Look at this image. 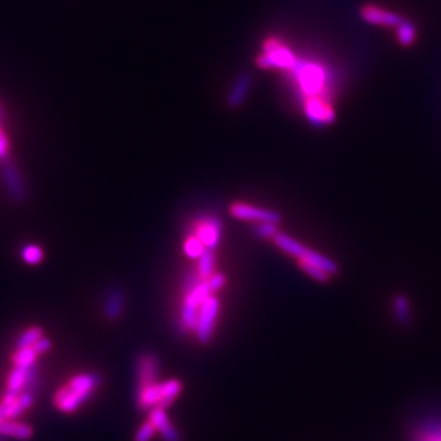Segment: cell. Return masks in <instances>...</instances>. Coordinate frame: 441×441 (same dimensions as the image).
<instances>
[{
    "instance_id": "16",
    "label": "cell",
    "mask_w": 441,
    "mask_h": 441,
    "mask_svg": "<svg viewBox=\"0 0 441 441\" xmlns=\"http://www.w3.org/2000/svg\"><path fill=\"white\" fill-rule=\"evenodd\" d=\"M51 340L42 337L36 344H33L32 347H26V348H20L17 350L13 355L12 360L15 363V366H30L33 363H36V359L39 355L45 354L51 350Z\"/></svg>"
},
{
    "instance_id": "5",
    "label": "cell",
    "mask_w": 441,
    "mask_h": 441,
    "mask_svg": "<svg viewBox=\"0 0 441 441\" xmlns=\"http://www.w3.org/2000/svg\"><path fill=\"white\" fill-rule=\"evenodd\" d=\"M182 391V384L178 380H170L165 383H154L143 387H138V406L145 410L150 407L166 408L175 402V398Z\"/></svg>"
},
{
    "instance_id": "18",
    "label": "cell",
    "mask_w": 441,
    "mask_h": 441,
    "mask_svg": "<svg viewBox=\"0 0 441 441\" xmlns=\"http://www.w3.org/2000/svg\"><path fill=\"white\" fill-rule=\"evenodd\" d=\"M150 422L155 426L156 430H159L165 438V441H181L179 433L175 430V427L168 420L165 410L155 407L150 415Z\"/></svg>"
},
{
    "instance_id": "30",
    "label": "cell",
    "mask_w": 441,
    "mask_h": 441,
    "mask_svg": "<svg viewBox=\"0 0 441 441\" xmlns=\"http://www.w3.org/2000/svg\"><path fill=\"white\" fill-rule=\"evenodd\" d=\"M22 258L29 265H36L44 260V251H42L40 246L37 245H26L22 249Z\"/></svg>"
},
{
    "instance_id": "33",
    "label": "cell",
    "mask_w": 441,
    "mask_h": 441,
    "mask_svg": "<svg viewBox=\"0 0 441 441\" xmlns=\"http://www.w3.org/2000/svg\"><path fill=\"white\" fill-rule=\"evenodd\" d=\"M8 407L9 406L0 403V423L5 422V420H8Z\"/></svg>"
},
{
    "instance_id": "34",
    "label": "cell",
    "mask_w": 441,
    "mask_h": 441,
    "mask_svg": "<svg viewBox=\"0 0 441 441\" xmlns=\"http://www.w3.org/2000/svg\"><path fill=\"white\" fill-rule=\"evenodd\" d=\"M2 122H3V107L2 103H0V125H2Z\"/></svg>"
},
{
    "instance_id": "12",
    "label": "cell",
    "mask_w": 441,
    "mask_h": 441,
    "mask_svg": "<svg viewBox=\"0 0 441 441\" xmlns=\"http://www.w3.org/2000/svg\"><path fill=\"white\" fill-rule=\"evenodd\" d=\"M364 22L375 26H386V28H397L403 22V17L397 12L386 10L383 8H378L374 5H367L360 12Z\"/></svg>"
},
{
    "instance_id": "9",
    "label": "cell",
    "mask_w": 441,
    "mask_h": 441,
    "mask_svg": "<svg viewBox=\"0 0 441 441\" xmlns=\"http://www.w3.org/2000/svg\"><path fill=\"white\" fill-rule=\"evenodd\" d=\"M191 234L198 237L206 249L215 251L222 235L221 219L215 215H202L194 221Z\"/></svg>"
},
{
    "instance_id": "28",
    "label": "cell",
    "mask_w": 441,
    "mask_h": 441,
    "mask_svg": "<svg viewBox=\"0 0 441 441\" xmlns=\"http://www.w3.org/2000/svg\"><path fill=\"white\" fill-rule=\"evenodd\" d=\"M37 387H39V366H37V363H33L26 370L22 393L29 391V393H35L36 394Z\"/></svg>"
},
{
    "instance_id": "27",
    "label": "cell",
    "mask_w": 441,
    "mask_h": 441,
    "mask_svg": "<svg viewBox=\"0 0 441 441\" xmlns=\"http://www.w3.org/2000/svg\"><path fill=\"white\" fill-rule=\"evenodd\" d=\"M300 268L305 272V274H308L312 280L318 281V282H328L331 280V276L328 274L327 271H324L323 268L314 265L311 262H305V261H300L298 262Z\"/></svg>"
},
{
    "instance_id": "24",
    "label": "cell",
    "mask_w": 441,
    "mask_h": 441,
    "mask_svg": "<svg viewBox=\"0 0 441 441\" xmlns=\"http://www.w3.org/2000/svg\"><path fill=\"white\" fill-rule=\"evenodd\" d=\"M415 36H417V30L413 22L410 20H404L397 26V40L400 42V45L403 46H411L415 42Z\"/></svg>"
},
{
    "instance_id": "7",
    "label": "cell",
    "mask_w": 441,
    "mask_h": 441,
    "mask_svg": "<svg viewBox=\"0 0 441 441\" xmlns=\"http://www.w3.org/2000/svg\"><path fill=\"white\" fill-rule=\"evenodd\" d=\"M219 309H221V301L219 298L213 294L209 296L204 304L199 308L198 312V320H197V325H195V335L197 340L201 344H206L211 341L213 335H214V330L217 327V320L219 317Z\"/></svg>"
},
{
    "instance_id": "13",
    "label": "cell",
    "mask_w": 441,
    "mask_h": 441,
    "mask_svg": "<svg viewBox=\"0 0 441 441\" xmlns=\"http://www.w3.org/2000/svg\"><path fill=\"white\" fill-rule=\"evenodd\" d=\"M159 360L152 352H143L139 355L136 361V374H138V387L154 384L158 381L159 374Z\"/></svg>"
},
{
    "instance_id": "31",
    "label": "cell",
    "mask_w": 441,
    "mask_h": 441,
    "mask_svg": "<svg viewBox=\"0 0 441 441\" xmlns=\"http://www.w3.org/2000/svg\"><path fill=\"white\" fill-rule=\"evenodd\" d=\"M155 426L148 422L145 423L139 430L138 433L135 434V441H151V438L154 437V433H155Z\"/></svg>"
},
{
    "instance_id": "15",
    "label": "cell",
    "mask_w": 441,
    "mask_h": 441,
    "mask_svg": "<svg viewBox=\"0 0 441 441\" xmlns=\"http://www.w3.org/2000/svg\"><path fill=\"white\" fill-rule=\"evenodd\" d=\"M251 85H252V76L248 72H242L241 75H238L226 95L228 107L234 109L240 108L249 93Z\"/></svg>"
},
{
    "instance_id": "10",
    "label": "cell",
    "mask_w": 441,
    "mask_h": 441,
    "mask_svg": "<svg viewBox=\"0 0 441 441\" xmlns=\"http://www.w3.org/2000/svg\"><path fill=\"white\" fill-rule=\"evenodd\" d=\"M304 112L308 120L317 126L330 125L335 120V111L328 98L311 96L304 99Z\"/></svg>"
},
{
    "instance_id": "21",
    "label": "cell",
    "mask_w": 441,
    "mask_h": 441,
    "mask_svg": "<svg viewBox=\"0 0 441 441\" xmlns=\"http://www.w3.org/2000/svg\"><path fill=\"white\" fill-rule=\"evenodd\" d=\"M35 395H36L35 393H29V391L20 393L17 400L8 407V420H15L22 415V413H25L28 408H30L35 402Z\"/></svg>"
},
{
    "instance_id": "2",
    "label": "cell",
    "mask_w": 441,
    "mask_h": 441,
    "mask_svg": "<svg viewBox=\"0 0 441 441\" xmlns=\"http://www.w3.org/2000/svg\"><path fill=\"white\" fill-rule=\"evenodd\" d=\"M289 73L304 99L311 96L327 98L330 73L321 62L298 59Z\"/></svg>"
},
{
    "instance_id": "22",
    "label": "cell",
    "mask_w": 441,
    "mask_h": 441,
    "mask_svg": "<svg viewBox=\"0 0 441 441\" xmlns=\"http://www.w3.org/2000/svg\"><path fill=\"white\" fill-rule=\"evenodd\" d=\"M394 315L397 321L402 325H407L410 323V303L408 298L403 294H398L394 298Z\"/></svg>"
},
{
    "instance_id": "6",
    "label": "cell",
    "mask_w": 441,
    "mask_h": 441,
    "mask_svg": "<svg viewBox=\"0 0 441 441\" xmlns=\"http://www.w3.org/2000/svg\"><path fill=\"white\" fill-rule=\"evenodd\" d=\"M298 57L285 44L277 37H268L262 45V53L257 57V65L261 69H278L289 72Z\"/></svg>"
},
{
    "instance_id": "1",
    "label": "cell",
    "mask_w": 441,
    "mask_h": 441,
    "mask_svg": "<svg viewBox=\"0 0 441 441\" xmlns=\"http://www.w3.org/2000/svg\"><path fill=\"white\" fill-rule=\"evenodd\" d=\"M102 377L92 372H82L71 378L66 386L55 394V406L62 413H75L83 403H87L93 391L100 386Z\"/></svg>"
},
{
    "instance_id": "20",
    "label": "cell",
    "mask_w": 441,
    "mask_h": 441,
    "mask_svg": "<svg viewBox=\"0 0 441 441\" xmlns=\"http://www.w3.org/2000/svg\"><path fill=\"white\" fill-rule=\"evenodd\" d=\"M198 265L195 268L197 276L201 280H208L211 276L215 274L217 268V255L214 249H206L204 254L197 260Z\"/></svg>"
},
{
    "instance_id": "14",
    "label": "cell",
    "mask_w": 441,
    "mask_h": 441,
    "mask_svg": "<svg viewBox=\"0 0 441 441\" xmlns=\"http://www.w3.org/2000/svg\"><path fill=\"white\" fill-rule=\"evenodd\" d=\"M411 441H441V415H429L418 420Z\"/></svg>"
},
{
    "instance_id": "19",
    "label": "cell",
    "mask_w": 441,
    "mask_h": 441,
    "mask_svg": "<svg viewBox=\"0 0 441 441\" xmlns=\"http://www.w3.org/2000/svg\"><path fill=\"white\" fill-rule=\"evenodd\" d=\"M0 435L13 437L17 440H29L33 435V429L30 424L17 423L15 420H5L0 423Z\"/></svg>"
},
{
    "instance_id": "25",
    "label": "cell",
    "mask_w": 441,
    "mask_h": 441,
    "mask_svg": "<svg viewBox=\"0 0 441 441\" xmlns=\"http://www.w3.org/2000/svg\"><path fill=\"white\" fill-rule=\"evenodd\" d=\"M183 251H185V254L189 258L198 260L204 254V252L206 251V248H205V245L201 242V240L198 237H195L194 234H189L186 237V240L183 241Z\"/></svg>"
},
{
    "instance_id": "3",
    "label": "cell",
    "mask_w": 441,
    "mask_h": 441,
    "mask_svg": "<svg viewBox=\"0 0 441 441\" xmlns=\"http://www.w3.org/2000/svg\"><path fill=\"white\" fill-rule=\"evenodd\" d=\"M186 294L183 297L182 308H181V327L186 331L195 330L198 312L204 301L215 294L217 291L213 287V282L208 280H201L197 272L194 271L192 276L186 281Z\"/></svg>"
},
{
    "instance_id": "4",
    "label": "cell",
    "mask_w": 441,
    "mask_h": 441,
    "mask_svg": "<svg viewBox=\"0 0 441 441\" xmlns=\"http://www.w3.org/2000/svg\"><path fill=\"white\" fill-rule=\"evenodd\" d=\"M274 242L281 251L287 252L288 255L296 258L297 262H300V261L311 262L314 265L323 268L324 271H327L331 277L339 274L337 262L330 260L328 257H325L323 254H320V252H317V251L309 249L308 246H305L304 244H301L296 238H292L284 233H278L274 237Z\"/></svg>"
},
{
    "instance_id": "17",
    "label": "cell",
    "mask_w": 441,
    "mask_h": 441,
    "mask_svg": "<svg viewBox=\"0 0 441 441\" xmlns=\"http://www.w3.org/2000/svg\"><path fill=\"white\" fill-rule=\"evenodd\" d=\"M125 308V294L120 288H112L108 291L103 301V314L111 321L118 320Z\"/></svg>"
},
{
    "instance_id": "23",
    "label": "cell",
    "mask_w": 441,
    "mask_h": 441,
    "mask_svg": "<svg viewBox=\"0 0 441 441\" xmlns=\"http://www.w3.org/2000/svg\"><path fill=\"white\" fill-rule=\"evenodd\" d=\"M28 367L29 366H15L13 367V370L10 371L9 378H8V388L6 390L17 393V394L22 393Z\"/></svg>"
},
{
    "instance_id": "8",
    "label": "cell",
    "mask_w": 441,
    "mask_h": 441,
    "mask_svg": "<svg viewBox=\"0 0 441 441\" xmlns=\"http://www.w3.org/2000/svg\"><path fill=\"white\" fill-rule=\"evenodd\" d=\"M229 215L240 221H248V222H255V224H260V222L278 224L281 221V215L277 211H274V209L251 205L246 202L231 204Z\"/></svg>"
},
{
    "instance_id": "11",
    "label": "cell",
    "mask_w": 441,
    "mask_h": 441,
    "mask_svg": "<svg viewBox=\"0 0 441 441\" xmlns=\"http://www.w3.org/2000/svg\"><path fill=\"white\" fill-rule=\"evenodd\" d=\"M2 177H3L9 195L15 201H19V202L25 201L26 199V188H25L24 179H22V177H20V172L17 171L16 165L9 158L2 161Z\"/></svg>"
},
{
    "instance_id": "26",
    "label": "cell",
    "mask_w": 441,
    "mask_h": 441,
    "mask_svg": "<svg viewBox=\"0 0 441 441\" xmlns=\"http://www.w3.org/2000/svg\"><path fill=\"white\" fill-rule=\"evenodd\" d=\"M42 337H44V331L39 327H30L26 331L22 332V335L17 339L16 341V348H26V347H32L33 344H36Z\"/></svg>"
},
{
    "instance_id": "29",
    "label": "cell",
    "mask_w": 441,
    "mask_h": 441,
    "mask_svg": "<svg viewBox=\"0 0 441 441\" xmlns=\"http://www.w3.org/2000/svg\"><path fill=\"white\" fill-rule=\"evenodd\" d=\"M278 233H280L278 224H274V222H260L254 228V234L262 240H268V238L274 240V237Z\"/></svg>"
},
{
    "instance_id": "32",
    "label": "cell",
    "mask_w": 441,
    "mask_h": 441,
    "mask_svg": "<svg viewBox=\"0 0 441 441\" xmlns=\"http://www.w3.org/2000/svg\"><path fill=\"white\" fill-rule=\"evenodd\" d=\"M9 154V139L5 135L2 125H0V161H5Z\"/></svg>"
}]
</instances>
